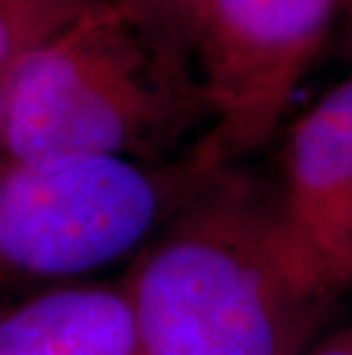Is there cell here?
Returning a JSON list of instances; mask_svg holds the SVG:
<instances>
[{"instance_id": "6da1fadb", "label": "cell", "mask_w": 352, "mask_h": 355, "mask_svg": "<svg viewBox=\"0 0 352 355\" xmlns=\"http://www.w3.org/2000/svg\"><path fill=\"white\" fill-rule=\"evenodd\" d=\"M138 355H304L334 300L290 248L272 186L229 165L122 279Z\"/></svg>"}, {"instance_id": "7a4b0ae2", "label": "cell", "mask_w": 352, "mask_h": 355, "mask_svg": "<svg viewBox=\"0 0 352 355\" xmlns=\"http://www.w3.org/2000/svg\"><path fill=\"white\" fill-rule=\"evenodd\" d=\"M0 85L7 163L172 161L194 126L211 128L197 69L151 46L110 3L28 53Z\"/></svg>"}, {"instance_id": "3957f363", "label": "cell", "mask_w": 352, "mask_h": 355, "mask_svg": "<svg viewBox=\"0 0 352 355\" xmlns=\"http://www.w3.org/2000/svg\"><path fill=\"white\" fill-rule=\"evenodd\" d=\"M229 163L206 138L172 161L80 156L0 172V282H78L138 254Z\"/></svg>"}, {"instance_id": "277c9868", "label": "cell", "mask_w": 352, "mask_h": 355, "mask_svg": "<svg viewBox=\"0 0 352 355\" xmlns=\"http://www.w3.org/2000/svg\"><path fill=\"white\" fill-rule=\"evenodd\" d=\"M341 0H199L194 67L229 163L272 138Z\"/></svg>"}, {"instance_id": "5b68a950", "label": "cell", "mask_w": 352, "mask_h": 355, "mask_svg": "<svg viewBox=\"0 0 352 355\" xmlns=\"http://www.w3.org/2000/svg\"><path fill=\"white\" fill-rule=\"evenodd\" d=\"M272 200L297 259L336 300L352 286V76L290 126Z\"/></svg>"}, {"instance_id": "8992f818", "label": "cell", "mask_w": 352, "mask_h": 355, "mask_svg": "<svg viewBox=\"0 0 352 355\" xmlns=\"http://www.w3.org/2000/svg\"><path fill=\"white\" fill-rule=\"evenodd\" d=\"M0 355H138L124 284L59 282L0 307Z\"/></svg>"}, {"instance_id": "52a82bcc", "label": "cell", "mask_w": 352, "mask_h": 355, "mask_svg": "<svg viewBox=\"0 0 352 355\" xmlns=\"http://www.w3.org/2000/svg\"><path fill=\"white\" fill-rule=\"evenodd\" d=\"M101 3L108 0H0V80Z\"/></svg>"}, {"instance_id": "ba28073f", "label": "cell", "mask_w": 352, "mask_h": 355, "mask_svg": "<svg viewBox=\"0 0 352 355\" xmlns=\"http://www.w3.org/2000/svg\"><path fill=\"white\" fill-rule=\"evenodd\" d=\"M165 55L194 67L199 0H108ZM197 69V67H194Z\"/></svg>"}, {"instance_id": "9c48e42d", "label": "cell", "mask_w": 352, "mask_h": 355, "mask_svg": "<svg viewBox=\"0 0 352 355\" xmlns=\"http://www.w3.org/2000/svg\"><path fill=\"white\" fill-rule=\"evenodd\" d=\"M7 165L5 154V103H3V85H0V172Z\"/></svg>"}, {"instance_id": "30bf717a", "label": "cell", "mask_w": 352, "mask_h": 355, "mask_svg": "<svg viewBox=\"0 0 352 355\" xmlns=\"http://www.w3.org/2000/svg\"><path fill=\"white\" fill-rule=\"evenodd\" d=\"M346 3L350 5V12H352V0H346Z\"/></svg>"}]
</instances>
